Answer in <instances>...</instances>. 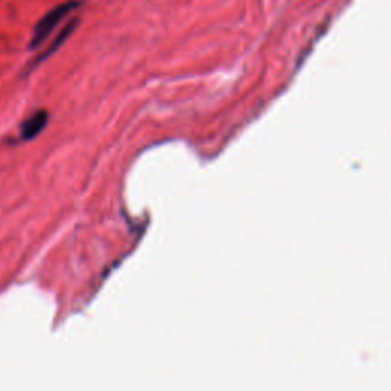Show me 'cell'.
Returning <instances> with one entry per match:
<instances>
[{"instance_id":"6da1fadb","label":"cell","mask_w":391,"mask_h":391,"mask_svg":"<svg viewBox=\"0 0 391 391\" xmlns=\"http://www.w3.org/2000/svg\"><path fill=\"white\" fill-rule=\"evenodd\" d=\"M81 6V0H66V2L57 5L51 11H47L34 26L31 40L28 47L29 49H37L43 44V41L47 40V37L51 35V32L58 26V24L77 8Z\"/></svg>"},{"instance_id":"7a4b0ae2","label":"cell","mask_w":391,"mask_h":391,"mask_svg":"<svg viewBox=\"0 0 391 391\" xmlns=\"http://www.w3.org/2000/svg\"><path fill=\"white\" fill-rule=\"evenodd\" d=\"M78 21H80V18L78 17H75V18H72V20H69L66 24H64V28L57 34V37L51 41V44H49L46 49H43V51L26 66V69H24V73H29L31 70H34L38 64H41L43 63V60H46V58H49L51 57L54 52H57L58 51V47L70 37V34L73 32L77 29V26H78Z\"/></svg>"},{"instance_id":"3957f363","label":"cell","mask_w":391,"mask_h":391,"mask_svg":"<svg viewBox=\"0 0 391 391\" xmlns=\"http://www.w3.org/2000/svg\"><path fill=\"white\" fill-rule=\"evenodd\" d=\"M49 115L44 109H40L34 112L31 116H28L21 122L20 126V138L23 141H31L40 135V132L46 127Z\"/></svg>"}]
</instances>
